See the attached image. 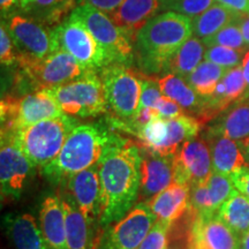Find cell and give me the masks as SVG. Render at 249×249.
<instances>
[{"label": "cell", "instance_id": "cell-16", "mask_svg": "<svg viewBox=\"0 0 249 249\" xmlns=\"http://www.w3.org/2000/svg\"><path fill=\"white\" fill-rule=\"evenodd\" d=\"M67 195L81 210L90 225L99 219L101 209V178L98 164L74 174L64 182Z\"/></svg>", "mask_w": 249, "mask_h": 249}, {"label": "cell", "instance_id": "cell-48", "mask_svg": "<svg viewBox=\"0 0 249 249\" xmlns=\"http://www.w3.org/2000/svg\"><path fill=\"white\" fill-rule=\"evenodd\" d=\"M31 2H33V0H20L21 9H22L23 12H26L27 9L29 8V6L31 5Z\"/></svg>", "mask_w": 249, "mask_h": 249}, {"label": "cell", "instance_id": "cell-23", "mask_svg": "<svg viewBox=\"0 0 249 249\" xmlns=\"http://www.w3.org/2000/svg\"><path fill=\"white\" fill-rule=\"evenodd\" d=\"M188 186L172 182L163 192L148 201L158 220L173 224L187 213L189 207Z\"/></svg>", "mask_w": 249, "mask_h": 249}, {"label": "cell", "instance_id": "cell-27", "mask_svg": "<svg viewBox=\"0 0 249 249\" xmlns=\"http://www.w3.org/2000/svg\"><path fill=\"white\" fill-rule=\"evenodd\" d=\"M204 46L203 40L192 36L166 61L163 73L176 74L186 79L202 62L205 53Z\"/></svg>", "mask_w": 249, "mask_h": 249}, {"label": "cell", "instance_id": "cell-11", "mask_svg": "<svg viewBox=\"0 0 249 249\" xmlns=\"http://www.w3.org/2000/svg\"><path fill=\"white\" fill-rule=\"evenodd\" d=\"M18 65L35 91L65 85L86 71L75 58L62 50H57L43 60L21 61Z\"/></svg>", "mask_w": 249, "mask_h": 249}, {"label": "cell", "instance_id": "cell-14", "mask_svg": "<svg viewBox=\"0 0 249 249\" xmlns=\"http://www.w3.org/2000/svg\"><path fill=\"white\" fill-rule=\"evenodd\" d=\"M174 181L188 186L201 183L213 172L209 143L204 138L189 140L173 155Z\"/></svg>", "mask_w": 249, "mask_h": 249}, {"label": "cell", "instance_id": "cell-2", "mask_svg": "<svg viewBox=\"0 0 249 249\" xmlns=\"http://www.w3.org/2000/svg\"><path fill=\"white\" fill-rule=\"evenodd\" d=\"M193 34L192 18L171 11L156 15L136 36L134 60L145 75L163 73L166 61Z\"/></svg>", "mask_w": 249, "mask_h": 249}, {"label": "cell", "instance_id": "cell-26", "mask_svg": "<svg viewBox=\"0 0 249 249\" xmlns=\"http://www.w3.org/2000/svg\"><path fill=\"white\" fill-rule=\"evenodd\" d=\"M208 133L225 136L234 141L249 140V103H239L224 112L208 127Z\"/></svg>", "mask_w": 249, "mask_h": 249}, {"label": "cell", "instance_id": "cell-8", "mask_svg": "<svg viewBox=\"0 0 249 249\" xmlns=\"http://www.w3.org/2000/svg\"><path fill=\"white\" fill-rule=\"evenodd\" d=\"M1 132H18L45 119L64 114L49 89L33 91L17 97L7 95L1 99Z\"/></svg>", "mask_w": 249, "mask_h": 249}, {"label": "cell", "instance_id": "cell-9", "mask_svg": "<svg viewBox=\"0 0 249 249\" xmlns=\"http://www.w3.org/2000/svg\"><path fill=\"white\" fill-rule=\"evenodd\" d=\"M57 50L67 52L86 71H98L110 65L104 51L83 23L73 17L67 18L53 29Z\"/></svg>", "mask_w": 249, "mask_h": 249}, {"label": "cell", "instance_id": "cell-40", "mask_svg": "<svg viewBox=\"0 0 249 249\" xmlns=\"http://www.w3.org/2000/svg\"><path fill=\"white\" fill-rule=\"evenodd\" d=\"M230 178L235 188L249 198V166L241 167L240 170L233 173Z\"/></svg>", "mask_w": 249, "mask_h": 249}, {"label": "cell", "instance_id": "cell-7", "mask_svg": "<svg viewBox=\"0 0 249 249\" xmlns=\"http://www.w3.org/2000/svg\"><path fill=\"white\" fill-rule=\"evenodd\" d=\"M86 26L107 55L110 65L129 66L134 61V40L117 26L107 13L89 5H77L71 14Z\"/></svg>", "mask_w": 249, "mask_h": 249}, {"label": "cell", "instance_id": "cell-35", "mask_svg": "<svg viewBox=\"0 0 249 249\" xmlns=\"http://www.w3.org/2000/svg\"><path fill=\"white\" fill-rule=\"evenodd\" d=\"M139 75L141 80V97H140L138 111L143 110V108H154L155 110L156 104L163 97L160 81L154 76L145 75L143 73H139Z\"/></svg>", "mask_w": 249, "mask_h": 249}, {"label": "cell", "instance_id": "cell-12", "mask_svg": "<svg viewBox=\"0 0 249 249\" xmlns=\"http://www.w3.org/2000/svg\"><path fill=\"white\" fill-rule=\"evenodd\" d=\"M6 26L18 50L17 64L43 60L57 51L53 30L33 18L14 15Z\"/></svg>", "mask_w": 249, "mask_h": 249}, {"label": "cell", "instance_id": "cell-44", "mask_svg": "<svg viewBox=\"0 0 249 249\" xmlns=\"http://www.w3.org/2000/svg\"><path fill=\"white\" fill-rule=\"evenodd\" d=\"M242 70H244V75L246 83H247V90H246V93L242 98V101L249 98V51L245 54L244 60H242Z\"/></svg>", "mask_w": 249, "mask_h": 249}, {"label": "cell", "instance_id": "cell-25", "mask_svg": "<svg viewBox=\"0 0 249 249\" xmlns=\"http://www.w3.org/2000/svg\"><path fill=\"white\" fill-rule=\"evenodd\" d=\"M204 123L198 118L182 114L167 120V136L157 152L161 156H173L189 140L197 138Z\"/></svg>", "mask_w": 249, "mask_h": 249}, {"label": "cell", "instance_id": "cell-47", "mask_svg": "<svg viewBox=\"0 0 249 249\" xmlns=\"http://www.w3.org/2000/svg\"><path fill=\"white\" fill-rule=\"evenodd\" d=\"M240 249H249V231L240 236Z\"/></svg>", "mask_w": 249, "mask_h": 249}, {"label": "cell", "instance_id": "cell-21", "mask_svg": "<svg viewBox=\"0 0 249 249\" xmlns=\"http://www.w3.org/2000/svg\"><path fill=\"white\" fill-rule=\"evenodd\" d=\"M39 226L51 249H67L66 214L62 198L46 196L39 210Z\"/></svg>", "mask_w": 249, "mask_h": 249}, {"label": "cell", "instance_id": "cell-10", "mask_svg": "<svg viewBox=\"0 0 249 249\" xmlns=\"http://www.w3.org/2000/svg\"><path fill=\"white\" fill-rule=\"evenodd\" d=\"M157 220L148 202H139L121 219L107 226L97 249H138Z\"/></svg>", "mask_w": 249, "mask_h": 249}, {"label": "cell", "instance_id": "cell-6", "mask_svg": "<svg viewBox=\"0 0 249 249\" xmlns=\"http://www.w3.org/2000/svg\"><path fill=\"white\" fill-rule=\"evenodd\" d=\"M108 110L113 112L119 128L135 117L141 97V80L139 74L126 65L112 64L99 71Z\"/></svg>", "mask_w": 249, "mask_h": 249}, {"label": "cell", "instance_id": "cell-36", "mask_svg": "<svg viewBox=\"0 0 249 249\" xmlns=\"http://www.w3.org/2000/svg\"><path fill=\"white\" fill-rule=\"evenodd\" d=\"M216 0H166L165 11L177 12L189 18H195L210 8Z\"/></svg>", "mask_w": 249, "mask_h": 249}, {"label": "cell", "instance_id": "cell-33", "mask_svg": "<svg viewBox=\"0 0 249 249\" xmlns=\"http://www.w3.org/2000/svg\"><path fill=\"white\" fill-rule=\"evenodd\" d=\"M241 18H239L238 20L233 21V22L227 24L226 27H224L222 30L218 31V33L214 34L213 36L204 39L203 40L204 45L207 46V48H209V46H216V45L226 46V48H231L234 50H240V51L248 52L247 51L248 46L246 44L244 36H242V33H241V28H240Z\"/></svg>", "mask_w": 249, "mask_h": 249}, {"label": "cell", "instance_id": "cell-30", "mask_svg": "<svg viewBox=\"0 0 249 249\" xmlns=\"http://www.w3.org/2000/svg\"><path fill=\"white\" fill-rule=\"evenodd\" d=\"M241 17L225 6L214 2L201 15L193 18V31L195 37L204 40Z\"/></svg>", "mask_w": 249, "mask_h": 249}, {"label": "cell", "instance_id": "cell-38", "mask_svg": "<svg viewBox=\"0 0 249 249\" xmlns=\"http://www.w3.org/2000/svg\"><path fill=\"white\" fill-rule=\"evenodd\" d=\"M0 59L5 66H12L18 61V50L4 20L1 21L0 28Z\"/></svg>", "mask_w": 249, "mask_h": 249}, {"label": "cell", "instance_id": "cell-19", "mask_svg": "<svg viewBox=\"0 0 249 249\" xmlns=\"http://www.w3.org/2000/svg\"><path fill=\"white\" fill-rule=\"evenodd\" d=\"M166 0H124L111 14V20L135 43L139 31L152 18L165 11Z\"/></svg>", "mask_w": 249, "mask_h": 249}, {"label": "cell", "instance_id": "cell-22", "mask_svg": "<svg viewBox=\"0 0 249 249\" xmlns=\"http://www.w3.org/2000/svg\"><path fill=\"white\" fill-rule=\"evenodd\" d=\"M204 139L209 143L213 172L231 177L241 167L248 166L238 142L234 140L208 132Z\"/></svg>", "mask_w": 249, "mask_h": 249}, {"label": "cell", "instance_id": "cell-5", "mask_svg": "<svg viewBox=\"0 0 249 249\" xmlns=\"http://www.w3.org/2000/svg\"><path fill=\"white\" fill-rule=\"evenodd\" d=\"M65 114L74 118H93L108 110L101 76L95 71L65 85L49 89Z\"/></svg>", "mask_w": 249, "mask_h": 249}, {"label": "cell", "instance_id": "cell-4", "mask_svg": "<svg viewBox=\"0 0 249 249\" xmlns=\"http://www.w3.org/2000/svg\"><path fill=\"white\" fill-rule=\"evenodd\" d=\"M76 126H79L76 118L64 113L60 117L42 120L18 132L9 133H13L15 141L31 164L43 169L58 157Z\"/></svg>", "mask_w": 249, "mask_h": 249}, {"label": "cell", "instance_id": "cell-31", "mask_svg": "<svg viewBox=\"0 0 249 249\" xmlns=\"http://www.w3.org/2000/svg\"><path fill=\"white\" fill-rule=\"evenodd\" d=\"M217 216L241 236L249 231V198L235 188Z\"/></svg>", "mask_w": 249, "mask_h": 249}, {"label": "cell", "instance_id": "cell-45", "mask_svg": "<svg viewBox=\"0 0 249 249\" xmlns=\"http://www.w3.org/2000/svg\"><path fill=\"white\" fill-rule=\"evenodd\" d=\"M240 28L246 44L249 48V15H245L240 20Z\"/></svg>", "mask_w": 249, "mask_h": 249}, {"label": "cell", "instance_id": "cell-17", "mask_svg": "<svg viewBox=\"0 0 249 249\" xmlns=\"http://www.w3.org/2000/svg\"><path fill=\"white\" fill-rule=\"evenodd\" d=\"M235 189L230 177L211 172L205 181L191 187L188 209L194 214H217Z\"/></svg>", "mask_w": 249, "mask_h": 249}, {"label": "cell", "instance_id": "cell-1", "mask_svg": "<svg viewBox=\"0 0 249 249\" xmlns=\"http://www.w3.org/2000/svg\"><path fill=\"white\" fill-rule=\"evenodd\" d=\"M141 160L140 144L114 133L98 161L99 225L107 227L118 222L139 200Z\"/></svg>", "mask_w": 249, "mask_h": 249}, {"label": "cell", "instance_id": "cell-42", "mask_svg": "<svg viewBox=\"0 0 249 249\" xmlns=\"http://www.w3.org/2000/svg\"><path fill=\"white\" fill-rule=\"evenodd\" d=\"M216 2L242 17L249 15V0H216Z\"/></svg>", "mask_w": 249, "mask_h": 249}, {"label": "cell", "instance_id": "cell-41", "mask_svg": "<svg viewBox=\"0 0 249 249\" xmlns=\"http://www.w3.org/2000/svg\"><path fill=\"white\" fill-rule=\"evenodd\" d=\"M124 0H79V5H89L93 8L111 14L121 6Z\"/></svg>", "mask_w": 249, "mask_h": 249}, {"label": "cell", "instance_id": "cell-34", "mask_svg": "<svg viewBox=\"0 0 249 249\" xmlns=\"http://www.w3.org/2000/svg\"><path fill=\"white\" fill-rule=\"evenodd\" d=\"M246 53L247 52L240 51V50L216 45L207 48L204 59L216 65H219V66L226 68V70H232V68L240 66Z\"/></svg>", "mask_w": 249, "mask_h": 249}, {"label": "cell", "instance_id": "cell-46", "mask_svg": "<svg viewBox=\"0 0 249 249\" xmlns=\"http://www.w3.org/2000/svg\"><path fill=\"white\" fill-rule=\"evenodd\" d=\"M238 142L239 147L241 149L242 155H244L246 161H247L249 166V140H242V141H236Z\"/></svg>", "mask_w": 249, "mask_h": 249}, {"label": "cell", "instance_id": "cell-20", "mask_svg": "<svg viewBox=\"0 0 249 249\" xmlns=\"http://www.w3.org/2000/svg\"><path fill=\"white\" fill-rule=\"evenodd\" d=\"M158 81L161 93L178 103L187 114L198 118L204 124L211 120L208 98L198 95L183 77L169 73L160 77Z\"/></svg>", "mask_w": 249, "mask_h": 249}, {"label": "cell", "instance_id": "cell-15", "mask_svg": "<svg viewBox=\"0 0 249 249\" xmlns=\"http://www.w3.org/2000/svg\"><path fill=\"white\" fill-rule=\"evenodd\" d=\"M188 249H240V235L217 214L193 213Z\"/></svg>", "mask_w": 249, "mask_h": 249}, {"label": "cell", "instance_id": "cell-49", "mask_svg": "<svg viewBox=\"0 0 249 249\" xmlns=\"http://www.w3.org/2000/svg\"><path fill=\"white\" fill-rule=\"evenodd\" d=\"M165 249H170V248H169V247H166V248H165Z\"/></svg>", "mask_w": 249, "mask_h": 249}, {"label": "cell", "instance_id": "cell-32", "mask_svg": "<svg viewBox=\"0 0 249 249\" xmlns=\"http://www.w3.org/2000/svg\"><path fill=\"white\" fill-rule=\"evenodd\" d=\"M227 71L229 70L219 65L204 60L185 80L198 95L209 98L213 95L217 85L222 81Z\"/></svg>", "mask_w": 249, "mask_h": 249}, {"label": "cell", "instance_id": "cell-24", "mask_svg": "<svg viewBox=\"0 0 249 249\" xmlns=\"http://www.w3.org/2000/svg\"><path fill=\"white\" fill-rule=\"evenodd\" d=\"M6 229L15 249H51L40 226L29 213L7 216Z\"/></svg>", "mask_w": 249, "mask_h": 249}, {"label": "cell", "instance_id": "cell-29", "mask_svg": "<svg viewBox=\"0 0 249 249\" xmlns=\"http://www.w3.org/2000/svg\"><path fill=\"white\" fill-rule=\"evenodd\" d=\"M77 7L76 0H33L26 13L33 20L53 30Z\"/></svg>", "mask_w": 249, "mask_h": 249}, {"label": "cell", "instance_id": "cell-13", "mask_svg": "<svg viewBox=\"0 0 249 249\" xmlns=\"http://www.w3.org/2000/svg\"><path fill=\"white\" fill-rule=\"evenodd\" d=\"M29 158L21 150L13 133L1 132L0 149V188L2 198H18L34 169Z\"/></svg>", "mask_w": 249, "mask_h": 249}, {"label": "cell", "instance_id": "cell-39", "mask_svg": "<svg viewBox=\"0 0 249 249\" xmlns=\"http://www.w3.org/2000/svg\"><path fill=\"white\" fill-rule=\"evenodd\" d=\"M155 110L157 111L160 118H163V119L166 120L173 119V118L185 114V111L182 110V107H180L178 103L174 102L173 99L166 97V96L164 95L163 97L158 101L157 104H156Z\"/></svg>", "mask_w": 249, "mask_h": 249}, {"label": "cell", "instance_id": "cell-28", "mask_svg": "<svg viewBox=\"0 0 249 249\" xmlns=\"http://www.w3.org/2000/svg\"><path fill=\"white\" fill-rule=\"evenodd\" d=\"M62 203L66 214L67 249H93L90 224L86 217L68 195L62 198Z\"/></svg>", "mask_w": 249, "mask_h": 249}, {"label": "cell", "instance_id": "cell-43", "mask_svg": "<svg viewBox=\"0 0 249 249\" xmlns=\"http://www.w3.org/2000/svg\"><path fill=\"white\" fill-rule=\"evenodd\" d=\"M17 7L21 8L20 0H0V11H1L2 20L8 17H14V11Z\"/></svg>", "mask_w": 249, "mask_h": 249}, {"label": "cell", "instance_id": "cell-3", "mask_svg": "<svg viewBox=\"0 0 249 249\" xmlns=\"http://www.w3.org/2000/svg\"><path fill=\"white\" fill-rule=\"evenodd\" d=\"M113 134L102 124H79L68 136L58 157L45 165L42 173L50 181L64 183L74 174L98 164Z\"/></svg>", "mask_w": 249, "mask_h": 249}, {"label": "cell", "instance_id": "cell-37", "mask_svg": "<svg viewBox=\"0 0 249 249\" xmlns=\"http://www.w3.org/2000/svg\"><path fill=\"white\" fill-rule=\"evenodd\" d=\"M172 224L157 220L138 249H165Z\"/></svg>", "mask_w": 249, "mask_h": 249}, {"label": "cell", "instance_id": "cell-18", "mask_svg": "<svg viewBox=\"0 0 249 249\" xmlns=\"http://www.w3.org/2000/svg\"><path fill=\"white\" fill-rule=\"evenodd\" d=\"M141 149L140 202H148L174 181L173 156H161Z\"/></svg>", "mask_w": 249, "mask_h": 249}]
</instances>
